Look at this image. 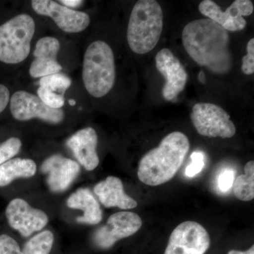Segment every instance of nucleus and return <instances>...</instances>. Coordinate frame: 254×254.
<instances>
[{
  "instance_id": "2eb2a0df",
  "label": "nucleus",
  "mask_w": 254,
  "mask_h": 254,
  "mask_svg": "<svg viewBox=\"0 0 254 254\" xmlns=\"http://www.w3.org/2000/svg\"><path fill=\"white\" fill-rule=\"evenodd\" d=\"M60 48V41L54 37H44L37 42L33 52L35 60L29 68L32 77L43 78L60 73L63 69L57 59Z\"/></svg>"
},
{
  "instance_id": "7c9ffc66",
  "label": "nucleus",
  "mask_w": 254,
  "mask_h": 254,
  "mask_svg": "<svg viewBox=\"0 0 254 254\" xmlns=\"http://www.w3.org/2000/svg\"><path fill=\"white\" fill-rule=\"evenodd\" d=\"M227 254H254V246H252L250 250L245 251V252H240V251L231 250Z\"/></svg>"
},
{
  "instance_id": "cd10ccee",
  "label": "nucleus",
  "mask_w": 254,
  "mask_h": 254,
  "mask_svg": "<svg viewBox=\"0 0 254 254\" xmlns=\"http://www.w3.org/2000/svg\"><path fill=\"white\" fill-rule=\"evenodd\" d=\"M235 174L233 170H226L222 172L218 177V187L221 191L230 190L235 180Z\"/></svg>"
},
{
  "instance_id": "39448f33",
  "label": "nucleus",
  "mask_w": 254,
  "mask_h": 254,
  "mask_svg": "<svg viewBox=\"0 0 254 254\" xmlns=\"http://www.w3.org/2000/svg\"><path fill=\"white\" fill-rule=\"evenodd\" d=\"M35 31L34 20L26 14L17 15L0 26V61L9 64L24 61Z\"/></svg>"
},
{
  "instance_id": "473e14b6",
  "label": "nucleus",
  "mask_w": 254,
  "mask_h": 254,
  "mask_svg": "<svg viewBox=\"0 0 254 254\" xmlns=\"http://www.w3.org/2000/svg\"><path fill=\"white\" fill-rule=\"evenodd\" d=\"M68 103H69L70 105H72V106L76 104V101H75V100L73 99L68 100Z\"/></svg>"
},
{
  "instance_id": "6e6552de",
  "label": "nucleus",
  "mask_w": 254,
  "mask_h": 254,
  "mask_svg": "<svg viewBox=\"0 0 254 254\" xmlns=\"http://www.w3.org/2000/svg\"><path fill=\"white\" fill-rule=\"evenodd\" d=\"M10 110L13 118L18 121L38 118L46 123L58 125L64 119L63 110L50 108L38 96L23 91L16 92L11 96Z\"/></svg>"
},
{
  "instance_id": "9b49d317",
  "label": "nucleus",
  "mask_w": 254,
  "mask_h": 254,
  "mask_svg": "<svg viewBox=\"0 0 254 254\" xmlns=\"http://www.w3.org/2000/svg\"><path fill=\"white\" fill-rule=\"evenodd\" d=\"M31 6L37 14L53 18L57 26L66 33H80L86 29L91 22L86 13L70 9L52 0H33Z\"/></svg>"
},
{
  "instance_id": "bb28decb",
  "label": "nucleus",
  "mask_w": 254,
  "mask_h": 254,
  "mask_svg": "<svg viewBox=\"0 0 254 254\" xmlns=\"http://www.w3.org/2000/svg\"><path fill=\"white\" fill-rule=\"evenodd\" d=\"M0 254H23L17 242L7 235H0Z\"/></svg>"
},
{
  "instance_id": "20e7f679",
  "label": "nucleus",
  "mask_w": 254,
  "mask_h": 254,
  "mask_svg": "<svg viewBox=\"0 0 254 254\" xmlns=\"http://www.w3.org/2000/svg\"><path fill=\"white\" fill-rule=\"evenodd\" d=\"M82 76L85 88L92 96L102 98L111 91L116 69L113 51L108 43L97 41L89 45L83 58Z\"/></svg>"
},
{
  "instance_id": "a211bd4d",
  "label": "nucleus",
  "mask_w": 254,
  "mask_h": 254,
  "mask_svg": "<svg viewBox=\"0 0 254 254\" xmlns=\"http://www.w3.org/2000/svg\"><path fill=\"white\" fill-rule=\"evenodd\" d=\"M67 205L70 208L83 210V215L76 218L80 223L97 225L103 218L99 203L88 189H79L70 195Z\"/></svg>"
},
{
  "instance_id": "c85d7f7f",
  "label": "nucleus",
  "mask_w": 254,
  "mask_h": 254,
  "mask_svg": "<svg viewBox=\"0 0 254 254\" xmlns=\"http://www.w3.org/2000/svg\"><path fill=\"white\" fill-rule=\"evenodd\" d=\"M10 100V93L7 87L0 84V113L4 111Z\"/></svg>"
},
{
  "instance_id": "a878e982",
  "label": "nucleus",
  "mask_w": 254,
  "mask_h": 254,
  "mask_svg": "<svg viewBox=\"0 0 254 254\" xmlns=\"http://www.w3.org/2000/svg\"><path fill=\"white\" fill-rule=\"evenodd\" d=\"M247 54L242 58V70L246 75L254 73V38H252L247 46Z\"/></svg>"
},
{
  "instance_id": "393cba45",
  "label": "nucleus",
  "mask_w": 254,
  "mask_h": 254,
  "mask_svg": "<svg viewBox=\"0 0 254 254\" xmlns=\"http://www.w3.org/2000/svg\"><path fill=\"white\" fill-rule=\"evenodd\" d=\"M191 163L187 167L185 174L187 177H193L198 175L204 167V155L201 152H193L190 155Z\"/></svg>"
},
{
  "instance_id": "c756f323",
  "label": "nucleus",
  "mask_w": 254,
  "mask_h": 254,
  "mask_svg": "<svg viewBox=\"0 0 254 254\" xmlns=\"http://www.w3.org/2000/svg\"><path fill=\"white\" fill-rule=\"evenodd\" d=\"M59 2L63 3L65 6L71 9V8H77L81 6L83 1H80V0H63V1H60Z\"/></svg>"
},
{
  "instance_id": "7ed1b4c3",
  "label": "nucleus",
  "mask_w": 254,
  "mask_h": 254,
  "mask_svg": "<svg viewBox=\"0 0 254 254\" xmlns=\"http://www.w3.org/2000/svg\"><path fill=\"white\" fill-rule=\"evenodd\" d=\"M163 28V9L158 1H137L132 9L127 28L130 49L138 55L149 53L160 41Z\"/></svg>"
},
{
  "instance_id": "f03ea898",
  "label": "nucleus",
  "mask_w": 254,
  "mask_h": 254,
  "mask_svg": "<svg viewBox=\"0 0 254 254\" xmlns=\"http://www.w3.org/2000/svg\"><path fill=\"white\" fill-rule=\"evenodd\" d=\"M190 148V140L185 133H169L141 158L137 173L140 181L152 187L170 181L181 168Z\"/></svg>"
},
{
  "instance_id": "aec40b11",
  "label": "nucleus",
  "mask_w": 254,
  "mask_h": 254,
  "mask_svg": "<svg viewBox=\"0 0 254 254\" xmlns=\"http://www.w3.org/2000/svg\"><path fill=\"white\" fill-rule=\"evenodd\" d=\"M245 175L237 177L234 193L238 199L250 201L254 198V162H248L245 167Z\"/></svg>"
},
{
  "instance_id": "0eeeda50",
  "label": "nucleus",
  "mask_w": 254,
  "mask_h": 254,
  "mask_svg": "<svg viewBox=\"0 0 254 254\" xmlns=\"http://www.w3.org/2000/svg\"><path fill=\"white\" fill-rule=\"evenodd\" d=\"M210 245L204 227L196 222L186 221L172 232L165 254H204Z\"/></svg>"
},
{
  "instance_id": "423d86ee",
  "label": "nucleus",
  "mask_w": 254,
  "mask_h": 254,
  "mask_svg": "<svg viewBox=\"0 0 254 254\" xmlns=\"http://www.w3.org/2000/svg\"><path fill=\"white\" fill-rule=\"evenodd\" d=\"M190 120L201 136L229 138L236 133V127L230 115L221 107L213 103H200L193 105Z\"/></svg>"
},
{
  "instance_id": "dca6fc26",
  "label": "nucleus",
  "mask_w": 254,
  "mask_h": 254,
  "mask_svg": "<svg viewBox=\"0 0 254 254\" xmlns=\"http://www.w3.org/2000/svg\"><path fill=\"white\" fill-rule=\"evenodd\" d=\"M66 144L88 171H92L99 165V158L97 153L98 136L94 128L87 127L76 132L66 141Z\"/></svg>"
},
{
  "instance_id": "f3484780",
  "label": "nucleus",
  "mask_w": 254,
  "mask_h": 254,
  "mask_svg": "<svg viewBox=\"0 0 254 254\" xmlns=\"http://www.w3.org/2000/svg\"><path fill=\"white\" fill-rule=\"evenodd\" d=\"M94 193L106 208L118 207L127 210L136 208L138 203L124 190L123 182L116 177H108L94 187Z\"/></svg>"
},
{
  "instance_id": "412c9836",
  "label": "nucleus",
  "mask_w": 254,
  "mask_h": 254,
  "mask_svg": "<svg viewBox=\"0 0 254 254\" xmlns=\"http://www.w3.org/2000/svg\"><path fill=\"white\" fill-rule=\"evenodd\" d=\"M54 243V235L49 230L41 232L26 242L23 254H50Z\"/></svg>"
},
{
  "instance_id": "4468645a",
  "label": "nucleus",
  "mask_w": 254,
  "mask_h": 254,
  "mask_svg": "<svg viewBox=\"0 0 254 254\" xmlns=\"http://www.w3.org/2000/svg\"><path fill=\"white\" fill-rule=\"evenodd\" d=\"M41 170L48 174L47 183L50 190L59 193L67 190L74 181L80 173V166L71 159L53 155L45 160Z\"/></svg>"
},
{
  "instance_id": "6ab92c4d",
  "label": "nucleus",
  "mask_w": 254,
  "mask_h": 254,
  "mask_svg": "<svg viewBox=\"0 0 254 254\" xmlns=\"http://www.w3.org/2000/svg\"><path fill=\"white\" fill-rule=\"evenodd\" d=\"M36 164L31 159L14 158L0 165V187L7 186L17 178L36 175Z\"/></svg>"
},
{
  "instance_id": "9d476101",
  "label": "nucleus",
  "mask_w": 254,
  "mask_h": 254,
  "mask_svg": "<svg viewBox=\"0 0 254 254\" xmlns=\"http://www.w3.org/2000/svg\"><path fill=\"white\" fill-rule=\"evenodd\" d=\"M198 9L202 14L218 23L227 31H240L247 26L243 16L254 12V6L250 0H235L226 11H223L215 1L204 0L200 3Z\"/></svg>"
},
{
  "instance_id": "1a4fd4ad",
  "label": "nucleus",
  "mask_w": 254,
  "mask_h": 254,
  "mask_svg": "<svg viewBox=\"0 0 254 254\" xmlns=\"http://www.w3.org/2000/svg\"><path fill=\"white\" fill-rule=\"evenodd\" d=\"M141 218L132 212H118L108 218L106 225L93 234V242L102 250L111 248L122 239L134 235L142 226Z\"/></svg>"
},
{
  "instance_id": "5701e85b",
  "label": "nucleus",
  "mask_w": 254,
  "mask_h": 254,
  "mask_svg": "<svg viewBox=\"0 0 254 254\" xmlns=\"http://www.w3.org/2000/svg\"><path fill=\"white\" fill-rule=\"evenodd\" d=\"M21 145L22 143L21 140L16 137L10 138L2 143H0V165L17 155Z\"/></svg>"
},
{
  "instance_id": "f257e3e1",
  "label": "nucleus",
  "mask_w": 254,
  "mask_h": 254,
  "mask_svg": "<svg viewBox=\"0 0 254 254\" xmlns=\"http://www.w3.org/2000/svg\"><path fill=\"white\" fill-rule=\"evenodd\" d=\"M184 48L190 58L217 74L232 69L233 60L228 32L209 18L187 23L182 31Z\"/></svg>"
},
{
  "instance_id": "2f4dec72",
  "label": "nucleus",
  "mask_w": 254,
  "mask_h": 254,
  "mask_svg": "<svg viewBox=\"0 0 254 254\" xmlns=\"http://www.w3.org/2000/svg\"><path fill=\"white\" fill-rule=\"evenodd\" d=\"M198 79H199V81L200 82H202V83H205V75L204 73H203V71H200V72L199 73V76H198Z\"/></svg>"
},
{
  "instance_id": "b1692460",
  "label": "nucleus",
  "mask_w": 254,
  "mask_h": 254,
  "mask_svg": "<svg viewBox=\"0 0 254 254\" xmlns=\"http://www.w3.org/2000/svg\"><path fill=\"white\" fill-rule=\"evenodd\" d=\"M37 93L38 98L50 108L61 109L64 105V97L63 95L55 93L48 88L40 87Z\"/></svg>"
},
{
  "instance_id": "ddd939ff",
  "label": "nucleus",
  "mask_w": 254,
  "mask_h": 254,
  "mask_svg": "<svg viewBox=\"0 0 254 254\" xmlns=\"http://www.w3.org/2000/svg\"><path fill=\"white\" fill-rule=\"evenodd\" d=\"M6 216L10 226L23 237H29L33 232L40 231L48 222L45 212L33 208L21 198L10 202L6 209Z\"/></svg>"
},
{
  "instance_id": "4be33fe9",
  "label": "nucleus",
  "mask_w": 254,
  "mask_h": 254,
  "mask_svg": "<svg viewBox=\"0 0 254 254\" xmlns=\"http://www.w3.org/2000/svg\"><path fill=\"white\" fill-rule=\"evenodd\" d=\"M40 87L48 88L52 91L64 93L71 85V78L64 73H57L41 78Z\"/></svg>"
},
{
  "instance_id": "f8f14e48",
  "label": "nucleus",
  "mask_w": 254,
  "mask_h": 254,
  "mask_svg": "<svg viewBox=\"0 0 254 254\" xmlns=\"http://www.w3.org/2000/svg\"><path fill=\"white\" fill-rule=\"evenodd\" d=\"M155 60L157 69L166 80L162 92L163 98L167 101H172L185 89L188 73L180 60L168 48L160 50Z\"/></svg>"
}]
</instances>
